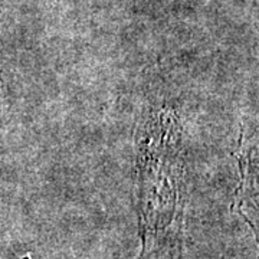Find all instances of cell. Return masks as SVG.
Segmentation results:
<instances>
[{"instance_id": "obj_1", "label": "cell", "mask_w": 259, "mask_h": 259, "mask_svg": "<svg viewBox=\"0 0 259 259\" xmlns=\"http://www.w3.org/2000/svg\"><path fill=\"white\" fill-rule=\"evenodd\" d=\"M173 117L160 115L140 158V259H180L185 182L180 133Z\"/></svg>"}]
</instances>
